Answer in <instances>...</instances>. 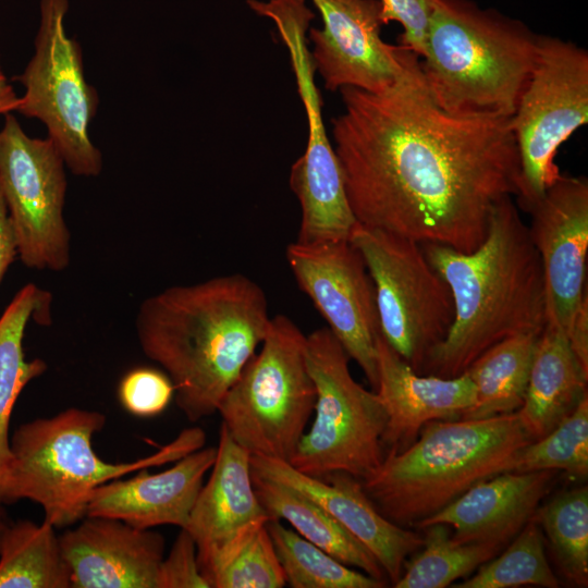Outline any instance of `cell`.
<instances>
[{
  "mask_svg": "<svg viewBox=\"0 0 588 588\" xmlns=\"http://www.w3.org/2000/svg\"><path fill=\"white\" fill-rule=\"evenodd\" d=\"M340 94L344 110L331 133L357 222L418 243L476 249L495 204L518 193L511 118L444 111L421 69L382 93Z\"/></svg>",
  "mask_w": 588,
  "mask_h": 588,
  "instance_id": "cell-1",
  "label": "cell"
},
{
  "mask_svg": "<svg viewBox=\"0 0 588 588\" xmlns=\"http://www.w3.org/2000/svg\"><path fill=\"white\" fill-rule=\"evenodd\" d=\"M261 286L242 273L173 285L139 305L135 328L143 353L174 385L191 422L220 402L262 343L270 324Z\"/></svg>",
  "mask_w": 588,
  "mask_h": 588,
  "instance_id": "cell-2",
  "label": "cell"
},
{
  "mask_svg": "<svg viewBox=\"0 0 588 588\" xmlns=\"http://www.w3.org/2000/svg\"><path fill=\"white\" fill-rule=\"evenodd\" d=\"M446 282L454 318L445 338L429 353L421 372L443 378L463 373L495 343L547 324L543 270L528 225L512 197L493 207L487 234L471 252L420 243Z\"/></svg>",
  "mask_w": 588,
  "mask_h": 588,
  "instance_id": "cell-3",
  "label": "cell"
},
{
  "mask_svg": "<svg viewBox=\"0 0 588 588\" xmlns=\"http://www.w3.org/2000/svg\"><path fill=\"white\" fill-rule=\"evenodd\" d=\"M540 35L468 0H433L420 69L434 102L460 115L511 118Z\"/></svg>",
  "mask_w": 588,
  "mask_h": 588,
  "instance_id": "cell-4",
  "label": "cell"
},
{
  "mask_svg": "<svg viewBox=\"0 0 588 588\" xmlns=\"http://www.w3.org/2000/svg\"><path fill=\"white\" fill-rule=\"evenodd\" d=\"M531 441L516 412L432 420L407 448L388 451L362 486L388 519L416 525L476 483L512 471L518 451Z\"/></svg>",
  "mask_w": 588,
  "mask_h": 588,
  "instance_id": "cell-5",
  "label": "cell"
},
{
  "mask_svg": "<svg viewBox=\"0 0 588 588\" xmlns=\"http://www.w3.org/2000/svg\"><path fill=\"white\" fill-rule=\"evenodd\" d=\"M106 422L96 411L68 408L21 425L10 439L11 463L1 502L28 499L38 503L45 520L64 527L86 516L95 488L144 468L176 462L203 448L206 434L184 429L158 452L127 463H109L96 454L93 437Z\"/></svg>",
  "mask_w": 588,
  "mask_h": 588,
  "instance_id": "cell-6",
  "label": "cell"
},
{
  "mask_svg": "<svg viewBox=\"0 0 588 588\" xmlns=\"http://www.w3.org/2000/svg\"><path fill=\"white\" fill-rule=\"evenodd\" d=\"M260 346L222 397L218 412L232 439L250 455L289 463L316 403L306 335L287 316L277 315Z\"/></svg>",
  "mask_w": 588,
  "mask_h": 588,
  "instance_id": "cell-7",
  "label": "cell"
},
{
  "mask_svg": "<svg viewBox=\"0 0 588 588\" xmlns=\"http://www.w3.org/2000/svg\"><path fill=\"white\" fill-rule=\"evenodd\" d=\"M305 354L316 388L315 418L289 464L311 477L342 471L364 479L384 456L385 409L375 391L354 380L350 357L328 327L306 335Z\"/></svg>",
  "mask_w": 588,
  "mask_h": 588,
  "instance_id": "cell-8",
  "label": "cell"
},
{
  "mask_svg": "<svg viewBox=\"0 0 588 588\" xmlns=\"http://www.w3.org/2000/svg\"><path fill=\"white\" fill-rule=\"evenodd\" d=\"M69 0H40L34 53L19 81L24 87L15 112L40 121L66 168L78 176H98L102 154L93 143L89 126L99 96L84 71L79 42L69 37Z\"/></svg>",
  "mask_w": 588,
  "mask_h": 588,
  "instance_id": "cell-9",
  "label": "cell"
},
{
  "mask_svg": "<svg viewBox=\"0 0 588 588\" xmlns=\"http://www.w3.org/2000/svg\"><path fill=\"white\" fill-rule=\"evenodd\" d=\"M348 241L372 281L380 334L420 373L430 351L453 322L454 304L446 282L420 243L412 238L357 222Z\"/></svg>",
  "mask_w": 588,
  "mask_h": 588,
  "instance_id": "cell-10",
  "label": "cell"
},
{
  "mask_svg": "<svg viewBox=\"0 0 588 588\" xmlns=\"http://www.w3.org/2000/svg\"><path fill=\"white\" fill-rule=\"evenodd\" d=\"M587 122V50L540 35L532 71L511 117L520 169L516 197L522 208L526 210L560 177L558 150Z\"/></svg>",
  "mask_w": 588,
  "mask_h": 588,
  "instance_id": "cell-11",
  "label": "cell"
},
{
  "mask_svg": "<svg viewBox=\"0 0 588 588\" xmlns=\"http://www.w3.org/2000/svg\"><path fill=\"white\" fill-rule=\"evenodd\" d=\"M65 168L50 138L30 137L13 113L4 115L0 188L15 231L19 258L28 269L59 272L70 265Z\"/></svg>",
  "mask_w": 588,
  "mask_h": 588,
  "instance_id": "cell-12",
  "label": "cell"
},
{
  "mask_svg": "<svg viewBox=\"0 0 588 588\" xmlns=\"http://www.w3.org/2000/svg\"><path fill=\"white\" fill-rule=\"evenodd\" d=\"M257 14L269 17L285 44L305 108L308 136L304 154L293 163L290 186L301 207V221L314 229L344 222L351 215L341 167L321 115V96L307 46L314 14L306 0H249Z\"/></svg>",
  "mask_w": 588,
  "mask_h": 588,
  "instance_id": "cell-13",
  "label": "cell"
},
{
  "mask_svg": "<svg viewBox=\"0 0 588 588\" xmlns=\"http://www.w3.org/2000/svg\"><path fill=\"white\" fill-rule=\"evenodd\" d=\"M285 257L298 287L376 391L379 318L372 281L359 252L350 241H296L287 245Z\"/></svg>",
  "mask_w": 588,
  "mask_h": 588,
  "instance_id": "cell-14",
  "label": "cell"
},
{
  "mask_svg": "<svg viewBox=\"0 0 588 588\" xmlns=\"http://www.w3.org/2000/svg\"><path fill=\"white\" fill-rule=\"evenodd\" d=\"M322 27H311L310 58L330 91L355 88L385 91L420 69V58L402 45L381 37L379 0H311Z\"/></svg>",
  "mask_w": 588,
  "mask_h": 588,
  "instance_id": "cell-15",
  "label": "cell"
},
{
  "mask_svg": "<svg viewBox=\"0 0 588 588\" xmlns=\"http://www.w3.org/2000/svg\"><path fill=\"white\" fill-rule=\"evenodd\" d=\"M526 210L543 270L547 323L567 334L587 296L588 181L561 174Z\"/></svg>",
  "mask_w": 588,
  "mask_h": 588,
  "instance_id": "cell-16",
  "label": "cell"
},
{
  "mask_svg": "<svg viewBox=\"0 0 588 588\" xmlns=\"http://www.w3.org/2000/svg\"><path fill=\"white\" fill-rule=\"evenodd\" d=\"M252 470L284 483L313 500L340 523L376 558L387 578L395 584L406 558L420 549L422 537L383 516L356 477L335 471L311 477L287 462L250 455Z\"/></svg>",
  "mask_w": 588,
  "mask_h": 588,
  "instance_id": "cell-17",
  "label": "cell"
},
{
  "mask_svg": "<svg viewBox=\"0 0 588 588\" xmlns=\"http://www.w3.org/2000/svg\"><path fill=\"white\" fill-rule=\"evenodd\" d=\"M59 541L72 588H157L164 553L158 532L87 516Z\"/></svg>",
  "mask_w": 588,
  "mask_h": 588,
  "instance_id": "cell-18",
  "label": "cell"
},
{
  "mask_svg": "<svg viewBox=\"0 0 588 588\" xmlns=\"http://www.w3.org/2000/svg\"><path fill=\"white\" fill-rule=\"evenodd\" d=\"M379 396L388 420L382 445L400 452L432 420L458 419L476 401L475 384L463 373L419 375L382 338L376 341Z\"/></svg>",
  "mask_w": 588,
  "mask_h": 588,
  "instance_id": "cell-19",
  "label": "cell"
},
{
  "mask_svg": "<svg viewBox=\"0 0 588 588\" xmlns=\"http://www.w3.org/2000/svg\"><path fill=\"white\" fill-rule=\"evenodd\" d=\"M215 458L216 448H201L167 470L149 474L144 468L132 478L105 482L93 490L86 516L114 518L139 529L184 528Z\"/></svg>",
  "mask_w": 588,
  "mask_h": 588,
  "instance_id": "cell-20",
  "label": "cell"
},
{
  "mask_svg": "<svg viewBox=\"0 0 588 588\" xmlns=\"http://www.w3.org/2000/svg\"><path fill=\"white\" fill-rule=\"evenodd\" d=\"M210 469L184 527L196 542L199 568L252 525L270 520L253 486L250 453L223 425Z\"/></svg>",
  "mask_w": 588,
  "mask_h": 588,
  "instance_id": "cell-21",
  "label": "cell"
},
{
  "mask_svg": "<svg viewBox=\"0 0 588 588\" xmlns=\"http://www.w3.org/2000/svg\"><path fill=\"white\" fill-rule=\"evenodd\" d=\"M555 475L551 469L501 473L476 483L416 526L443 524L454 529L452 538L457 542L503 547L530 520Z\"/></svg>",
  "mask_w": 588,
  "mask_h": 588,
  "instance_id": "cell-22",
  "label": "cell"
},
{
  "mask_svg": "<svg viewBox=\"0 0 588 588\" xmlns=\"http://www.w3.org/2000/svg\"><path fill=\"white\" fill-rule=\"evenodd\" d=\"M587 379L567 334L547 323L536 344L523 405L516 412L532 441L551 431L587 395Z\"/></svg>",
  "mask_w": 588,
  "mask_h": 588,
  "instance_id": "cell-23",
  "label": "cell"
},
{
  "mask_svg": "<svg viewBox=\"0 0 588 588\" xmlns=\"http://www.w3.org/2000/svg\"><path fill=\"white\" fill-rule=\"evenodd\" d=\"M256 495L270 519L289 522L298 535L343 564L385 581L376 558L340 523L302 492L252 470Z\"/></svg>",
  "mask_w": 588,
  "mask_h": 588,
  "instance_id": "cell-24",
  "label": "cell"
},
{
  "mask_svg": "<svg viewBox=\"0 0 588 588\" xmlns=\"http://www.w3.org/2000/svg\"><path fill=\"white\" fill-rule=\"evenodd\" d=\"M50 295L28 283L12 298L0 317V502L11 463L9 422L24 387L47 369L44 360H26L25 329L30 318L47 321Z\"/></svg>",
  "mask_w": 588,
  "mask_h": 588,
  "instance_id": "cell-25",
  "label": "cell"
},
{
  "mask_svg": "<svg viewBox=\"0 0 588 588\" xmlns=\"http://www.w3.org/2000/svg\"><path fill=\"white\" fill-rule=\"evenodd\" d=\"M540 334L504 339L479 355L465 370L475 384V404L461 418L482 419L517 412L523 405Z\"/></svg>",
  "mask_w": 588,
  "mask_h": 588,
  "instance_id": "cell-26",
  "label": "cell"
},
{
  "mask_svg": "<svg viewBox=\"0 0 588 588\" xmlns=\"http://www.w3.org/2000/svg\"><path fill=\"white\" fill-rule=\"evenodd\" d=\"M54 526L20 520L0 532V588H70Z\"/></svg>",
  "mask_w": 588,
  "mask_h": 588,
  "instance_id": "cell-27",
  "label": "cell"
},
{
  "mask_svg": "<svg viewBox=\"0 0 588 588\" xmlns=\"http://www.w3.org/2000/svg\"><path fill=\"white\" fill-rule=\"evenodd\" d=\"M422 549L403 568L395 588H444L491 560L502 548L494 543L455 541L443 524L425 528Z\"/></svg>",
  "mask_w": 588,
  "mask_h": 588,
  "instance_id": "cell-28",
  "label": "cell"
},
{
  "mask_svg": "<svg viewBox=\"0 0 588 588\" xmlns=\"http://www.w3.org/2000/svg\"><path fill=\"white\" fill-rule=\"evenodd\" d=\"M286 584L292 588H382L385 581L357 572L313 544L280 519L267 522Z\"/></svg>",
  "mask_w": 588,
  "mask_h": 588,
  "instance_id": "cell-29",
  "label": "cell"
},
{
  "mask_svg": "<svg viewBox=\"0 0 588 588\" xmlns=\"http://www.w3.org/2000/svg\"><path fill=\"white\" fill-rule=\"evenodd\" d=\"M210 588H281L286 585L267 522L252 525L200 567Z\"/></svg>",
  "mask_w": 588,
  "mask_h": 588,
  "instance_id": "cell-30",
  "label": "cell"
},
{
  "mask_svg": "<svg viewBox=\"0 0 588 588\" xmlns=\"http://www.w3.org/2000/svg\"><path fill=\"white\" fill-rule=\"evenodd\" d=\"M546 532L564 576L577 586L588 584V489L565 491L534 513Z\"/></svg>",
  "mask_w": 588,
  "mask_h": 588,
  "instance_id": "cell-31",
  "label": "cell"
},
{
  "mask_svg": "<svg viewBox=\"0 0 588 588\" xmlns=\"http://www.w3.org/2000/svg\"><path fill=\"white\" fill-rule=\"evenodd\" d=\"M524 585L560 586L546 556L542 530L532 518L501 555L483 563L473 577L453 587L511 588Z\"/></svg>",
  "mask_w": 588,
  "mask_h": 588,
  "instance_id": "cell-32",
  "label": "cell"
},
{
  "mask_svg": "<svg viewBox=\"0 0 588 588\" xmlns=\"http://www.w3.org/2000/svg\"><path fill=\"white\" fill-rule=\"evenodd\" d=\"M565 470L574 476L588 474V397L542 438L522 448L512 471Z\"/></svg>",
  "mask_w": 588,
  "mask_h": 588,
  "instance_id": "cell-33",
  "label": "cell"
},
{
  "mask_svg": "<svg viewBox=\"0 0 588 588\" xmlns=\"http://www.w3.org/2000/svg\"><path fill=\"white\" fill-rule=\"evenodd\" d=\"M174 385L166 372L140 367L120 381L118 395L123 407L139 417H152L166 409L174 397Z\"/></svg>",
  "mask_w": 588,
  "mask_h": 588,
  "instance_id": "cell-34",
  "label": "cell"
},
{
  "mask_svg": "<svg viewBox=\"0 0 588 588\" xmlns=\"http://www.w3.org/2000/svg\"><path fill=\"white\" fill-rule=\"evenodd\" d=\"M157 588H210L199 568L196 542L185 528L160 563Z\"/></svg>",
  "mask_w": 588,
  "mask_h": 588,
  "instance_id": "cell-35",
  "label": "cell"
},
{
  "mask_svg": "<svg viewBox=\"0 0 588 588\" xmlns=\"http://www.w3.org/2000/svg\"><path fill=\"white\" fill-rule=\"evenodd\" d=\"M379 1L382 5L383 23L397 22L403 28L400 45L421 58L433 0Z\"/></svg>",
  "mask_w": 588,
  "mask_h": 588,
  "instance_id": "cell-36",
  "label": "cell"
},
{
  "mask_svg": "<svg viewBox=\"0 0 588 588\" xmlns=\"http://www.w3.org/2000/svg\"><path fill=\"white\" fill-rule=\"evenodd\" d=\"M17 256L19 247L15 231L0 188V283Z\"/></svg>",
  "mask_w": 588,
  "mask_h": 588,
  "instance_id": "cell-37",
  "label": "cell"
},
{
  "mask_svg": "<svg viewBox=\"0 0 588 588\" xmlns=\"http://www.w3.org/2000/svg\"><path fill=\"white\" fill-rule=\"evenodd\" d=\"M567 338L581 368L588 373V296L578 307Z\"/></svg>",
  "mask_w": 588,
  "mask_h": 588,
  "instance_id": "cell-38",
  "label": "cell"
},
{
  "mask_svg": "<svg viewBox=\"0 0 588 588\" xmlns=\"http://www.w3.org/2000/svg\"><path fill=\"white\" fill-rule=\"evenodd\" d=\"M20 103V96L7 77L0 63V115L13 113Z\"/></svg>",
  "mask_w": 588,
  "mask_h": 588,
  "instance_id": "cell-39",
  "label": "cell"
}]
</instances>
